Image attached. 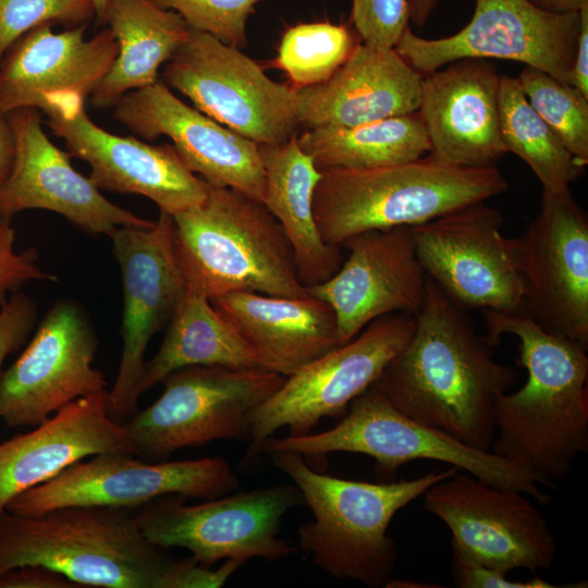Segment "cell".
I'll use <instances>...</instances> for the list:
<instances>
[{
	"label": "cell",
	"instance_id": "cell-43",
	"mask_svg": "<svg viewBox=\"0 0 588 588\" xmlns=\"http://www.w3.org/2000/svg\"><path fill=\"white\" fill-rule=\"evenodd\" d=\"M15 143L7 113L0 110V189L14 162Z\"/></svg>",
	"mask_w": 588,
	"mask_h": 588
},
{
	"label": "cell",
	"instance_id": "cell-19",
	"mask_svg": "<svg viewBox=\"0 0 588 588\" xmlns=\"http://www.w3.org/2000/svg\"><path fill=\"white\" fill-rule=\"evenodd\" d=\"M97 338L74 302L56 303L21 356L0 373V419L10 428L36 427L69 403L106 391L93 367Z\"/></svg>",
	"mask_w": 588,
	"mask_h": 588
},
{
	"label": "cell",
	"instance_id": "cell-2",
	"mask_svg": "<svg viewBox=\"0 0 588 588\" xmlns=\"http://www.w3.org/2000/svg\"><path fill=\"white\" fill-rule=\"evenodd\" d=\"M52 568L82 588H218L236 572L192 556L175 560L149 542L132 510L63 506L34 516L0 513V573L23 565Z\"/></svg>",
	"mask_w": 588,
	"mask_h": 588
},
{
	"label": "cell",
	"instance_id": "cell-30",
	"mask_svg": "<svg viewBox=\"0 0 588 588\" xmlns=\"http://www.w3.org/2000/svg\"><path fill=\"white\" fill-rule=\"evenodd\" d=\"M196 365L267 369L210 299L186 285L159 350L144 365L139 394L174 370Z\"/></svg>",
	"mask_w": 588,
	"mask_h": 588
},
{
	"label": "cell",
	"instance_id": "cell-44",
	"mask_svg": "<svg viewBox=\"0 0 588 588\" xmlns=\"http://www.w3.org/2000/svg\"><path fill=\"white\" fill-rule=\"evenodd\" d=\"M537 8L551 13L578 12L588 5V0H528Z\"/></svg>",
	"mask_w": 588,
	"mask_h": 588
},
{
	"label": "cell",
	"instance_id": "cell-16",
	"mask_svg": "<svg viewBox=\"0 0 588 588\" xmlns=\"http://www.w3.org/2000/svg\"><path fill=\"white\" fill-rule=\"evenodd\" d=\"M516 242L522 310L588 350V218L569 189L542 191L539 213Z\"/></svg>",
	"mask_w": 588,
	"mask_h": 588
},
{
	"label": "cell",
	"instance_id": "cell-7",
	"mask_svg": "<svg viewBox=\"0 0 588 588\" xmlns=\"http://www.w3.org/2000/svg\"><path fill=\"white\" fill-rule=\"evenodd\" d=\"M291 451L305 458L335 452L364 454L376 461L381 475L394 476L399 467L416 460L450 464L497 487L520 491L540 503L550 495L526 468L491 451L467 446L444 432L399 411L373 383L355 397L332 428L304 436L270 437L257 454Z\"/></svg>",
	"mask_w": 588,
	"mask_h": 588
},
{
	"label": "cell",
	"instance_id": "cell-45",
	"mask_svg": "<svg viewBox=\"0 0 588 588\" xmlns=\"http://www.w3.org/2000/svg\"><path fill=\"white\" fill-rule=\"evenodd\" d=\"M438 0H408L409 21L416 26H424Z\"/></svg>",
	"mask_w": 588,
	"mask_h": 588
},
{
	"label": "cell",
	"instance_id": "cell-9",
	"mask_svg": "<svg viewBox=\"0 0 588 588\" xmlns=\"http://www.w3.org/2000/svg\"><path fill=\"white\" fill-rule=\"evenodd\" d=\"M166 495L132 510L146 539L160 549L183 548L200 565L221 560L275 561L298 551L279 536L282 517L304 504L295 485H275L188 505Z\"/></svg>",
	"mask_w": 588,
	"mask_h": 588
},
{
	"label": "cell",
	"instance_id": "cell-15",
	"mask_svg": "<svg viewBox=\"0 0 588 588\" xmlns=\"http://www.w3.org/2000/svg\"><path fill=\"white\" fill-rule=\"evenodd\" d=\"M458 471L422 494L425 510L449 527L452 540L480 563L505 574L550 568L556 540L530 497Z\"/></svg>",
	"mask_w": 588,
	"mask_h": 588
},
{
	"label": "cell",
	"instance_id": "cell-6",
	"mask_svg": "<svg viewBox=\"0 0 588 588\" xmlns=\"http://www.w3.org/2000/svg\"><path fill=\"white\" fill-rule=\"evenodd\" d=\"M507 187L497 164L463 167L427 155L393 166L322 171L314 211L322 240L341 247L358 233L418 225Z\"/></svg>",
	"mask_w": 588,
	"mask_h": 588
},
{
	"label": "cell",
	"instance_id": "cell-31",
	"mask_svg": "<svg viewBox=\"0 0 588 588\" xmlns=\"http://www.w3.org/2000/svg\"><path fill=\"white\" fill-rule=\"evenodd\" d=\"M297 142L320 172L405 163L431 149L418 112L351 127L305 128Z\"/></svg>",
	"mask_w": 588,
	"mask_h": 588
},
{
	"label": "cell",
	"instance_id": "cell-46",
	"mask_svg": "<svg viewBox=\"0 0 588 588\" xmlns=\"http://www.w3.org/2000/svg\"><path fill=\"white\" fill-rule=\"evenodd\" d=\"M96 11V20L100 25H105V11L108 0H91Z\"/></svg>",
	"mask_w": 588,
	"mask_h": 588
},
{
	"label": "cell",
	"instance_id": "cell-28",
	"mask_svg": "<svg viewBox=\"0 0 588 588\" xmlns=\"http://www.w3.org/2000/svg\"><path fill=\"white\" fill-rule=\"evenodd\" d=\"M265 170L262 203L280 223L293 249L305 287L324 282L341 267L340 246L327 244L318 230L314 194L321 172L297 137L278 145H259Z\"/></svg>",
	"mask_w": 588,
	"mask_h": 588
},
{
	"label": "cell",
	"instance_id": "cell-25",
	"mask_svg": "<svg viewBox=\"0 0 588 588\" xmlns=\"http://www.w3.org/2000/svg\"><path fill=\"white\" fill-rule=\"evenodd\" d=\"M109 452L136 455L124 425L108 413L107 391L69 403L29 432L0 443V513L17 494Z\"/></svg>",
	"mask_w": 588,
	"mask_h": 588
},
{
	"label": "cell",
	"instance_id": "cell-4",
	"mask_svg": "<svg viewBox=\"0 0 588 588\" xmlns=\"http://www.w3.org/2000/svg\"><path fill=\"white\" fill-rule=\"evenodd\" d=\"M267 454L314 515L298 528V549L328 575L371 588L384 587L396 565L397 548L388 535L395 514L460 470L451 466L409 480L368 482L320 473L295 452Z\"/></svg>",
	"mask_w": 588,
	"mask_h": 588
},
{
	"label": "cell",
	"instance_id": "cell-13",
	"mask_svg": "<svg viewBox=\"0 0 588 588\" xmlns=\"http://www.w3.org/2000/svg\"><path fill=\"white\" fill-rule=\"evenodd\" d=\"M503 216L486 201L409 226L417 258L430 278L465 309L511 313L523 307L516 238L502 234Z\"/></svg>",
	"mask_w": 588,
	"mask_h": 588
},
{
	"label": "cell",
	"instance_id": "cell-33",
	"mask_svg": "<svg viewBox=\"0 0 588 588\" xmlns=\"http://www.w3.org/2000/svg\"><path fill=\"white\" fill-rule=\"evenodd\" d=\"M357 44L348 24L301 23L283 34L270 64L283 71L294 88L315 86L329 79Z\"/></svg>",
	"mask_w": 588,
	"mask_h": 588
},
{
	"label": "cell",
	"instance_id": "cell-42",
	"mask_svg": "<svg viewBox=\"0 0 588 588\" xmlns=\"http://www.w3.org/2000/svg\"><path fill=\"white\" fill-rule=\"evenodd\" d=\"M572 85L588 97V5L579 11V32L572 71Z\"/></svg>",
	"mask_w": 588,
	"mask_h": 588
},
{
	"label": "cell",
	"instance_id": "cell-10",
	"mask_svg": "<svg viewBox=\"0 0 588 588\" xmlns=\"http://www.w3.org/2000/svg\"><path fill=\"white\" fill-rule=\"evenodd\" d=\"M162 82L200 112L257 143L278 146L302 128L296 89L271 79L240 48L189 27L162 70Z\"/></svg>",
	"mask_w": 588,
	"mask_h": 588
},
{
	"label": "cell",
	"instance_id": "cell-5",
	"mask_svg": "<svg viewBox=\"0 0 588 588\" xmlns=\"http://www.w3.org/2000/svg\"><path fill=\"white\" fill-rule=\"evenodd\" d=\"M172 219L185 284L209 299L234 292L307 294L285 233L262 201L209 185L200 205Z\"/></svg>",
	"mask_w": 588,
	"mask_h": 588
},
{
	"label": "cell",
	"instance_id": "cell-37",
	"mask_svg": "<svg viewBox=\"0 0 588 588\" xmlns=\"http://www.w3.org/2000/svg\"><path fill=\"white\" fill-rule=\"evenodd\" d=\"M351 22L363 42L394 48L408 27V0H352Z\"/></svg>",
	"mask_w": 588,
	"mask_h": 588
},
{
	"label": "cell",
	"instance_id": "cell-17",
	"mask_svg": "<svg viewBox=\"0 0 588 588\" xmlns=\"http://www.w3.org/2000/svg\"><path fill=\"white\" fill-rule=\"evenodd\" d=\"M173 219L160 212L151 228L118 226L109 235L123 281L122 356L107 392L111 418L123 424L137 412L144 355L170 321L185 290L172 243Z\"/></svg>",
	"mask_w": 588,
	"mask_h": 588
},
{
	"label": "cell",
	"instance_id": "cell-20",
	"mask_svg": "<svg viewBox=\"0 0 588 588\" xmlns=\"http://www.w3.org/2000/svg\"><path fill=\"white\" fill-rule=\"evenodd\" d=\"M113 117L145 139L168 136L184 164L209 185L264 200L259 145L187 106L162 81L125 94Z\"/></svg>",
	"mask_w": 588,
	"mask_h": 588
},
{
	"label": "cell",
	"instance_id": "cell-32",
	"mask_svg": "<svg viewBox=\"0 0 588 588\" xmlns=\"http://www.w3.org/2000/svg\"><path fill=\"white\" fill-rule=\"evenodd\" d=\"M500 134L506 152L527 163L542 191L560 192L583 173L581 167L558 135L526 99L516 77L501 75Z\"/></svg>",
	"mask_w": 588,
	"mask_h": 588
},
{
	"label": "cell",
	"instance_id": "cell-21",
	"mask_svg": "<svg viewBox=\"0 0 588 588\" xmlns=\"http://www.w3.org/2000/svg\"><path fill=\"white\" fill-rule=\"evenodd\" d=\"M15 143L12 170L0 189V217L26 209L57 212L76 226L110 235L118 226L151 228L155 221L137 217L108 200L97 185L71 164L69 152L47 136L35 108L7 113Z\"/></svg>",
	"mask_w": 588,
	"mask_h": 588
},
{
	"label": "cell",
	"instance_id": "cell-29",
	"mask_svg": "<svg viewBox=\"0 0 588 588\" xmlns=\"http://www.w3.org/2000/svg\"><path fill=\"white\" fill-rule=\"evenodd\" d=\"M105 24L119 46L118 56L90 95L99 109L114 106L128 91L158 81L166 64L189 35V26L152 0H108Z\"/></svg>",
	"mask_w": 588,
	"mask_h": 588
},
{
	"label": "cell",
	"instance_id": "cell-34",
	"mask_svg": "<svg viewBox=\"0 0 588 588\" xmlns=\"http://www.w3.org/2000/svg\"><path fill=\"white\" fill-rule=\"evenodd\" d=\"M516 78L530 106L585 168L588 163V97L572 84L531 66H524Z\"/></svg>",
	"mask_w": 588,
	"mask_h": 588
},
{
	"label": "cell",
	"instance_id": "cell-18",
	"mask_svg": "<svg viewBox=\"0 0 588 588\" xmlns=\"http://www.w3.org/2000/svg\"><path fill=\"white\" fill-rule=\"evenodd\" d=\"M41 111L71 157L90 166L89 179L99 189L145 196L171 217L206 199L209 184L184 164L173 145L105 131L89 119L79 96L52 99Z\"/></svg>",
	"mask_w": 588,
	"mask_h": 588
},
{
	"label": "cell",
	"instance_id": "cell-3",
	"mask_svg": "<svg viewBox=\"0 0 588 588\" xmlns=\"http://www.w3.org/2000/svg\"><path fill=\"white\" fill-rule=\"evenodd\" d=\"M482 314L495 346L503 334L519 340L518 364L527 371L519 390L502 393L494 403L490 451L552 487L588 451L587 350L544 331L522 309Z\"/></svg>",
	"mask_w": 588,
	"mask_h": 588
},
{
	"label": "cell",
	"instance_id": "cell-22",
	"mask_svg": "<svg viewBox=\"0 0 588 588\" xmlns=\"http://www.w3.org/2000/svg\"><path fill=\"white\" fill-rule=\"evenodd\" d=\"M348 255L338 271L307 293L332 308L340 344L371 321L393 313L416 315L424 305L427 277L409 226L370 230L347 238Z\"/></svg>",
	"mask_w": 588,
	"mask_h": 588
},
{
	"label": "cell",
	"instance_id": "cell-14",
	"mask_svg": "<svg viewBox=\"0 0 588 588\" xmlns=\"http://www.w3.org/2000/svg\"><path fill=\"white\" fill-rule=\"evenodd\" d=\"M469 23L457 33L426 39L403 32L395 50L421 74L461 59H502L541 70L572 84L579 11L551 13L528 0H475Z\"/></svg>",
	"mask_w": 588,
	"mask_h": 588
},
{
	"label": "cell",
	"instance_id": "cell-39",
	"mask_svg": "<svg viewBox=\"0 0 588 588\" xmlns=\"http://www.w3.org/2000/svg\"><path fill=\"white\" fill-rule=\"evenodd\" d=\"M452 559L451 568L454 583L460 588H560V587H587L586 583L579 585H555L538 576L528 580H511L506 574L489 567L467 552L455 541H451Z\"/></svg>",
	"mask_w": 588,
	"mask_h": 588
},
{
	"label": "cell",
	"instance_id": "cell-8",
	"mask_svg": "<svg viewBox=\"0 0 588 588\" xmlns=\"http://www.w3.org/2000/svg\"><path fill=\"white\" fill-rule=\"evenodd\" d=\"M284 379L261 368L183 367L162 380L163 392L150 406L123 425L136 455L152 462L216 440H249L255 411Z\"/></svg>",
	"mask_w": 588,
	"mask_h": 588
},
{
	"label": "cell",
	"instance_id": "cell-23",
	"mask_svg": "<svg viewBox=\"0 0 588 588\" xmlns=\"http://www.w3.org/2000/svg\"><path fill=\"white\" fill-rule=\"evenodd\" d=\"M501 75L486 59H461L422 74L418 113L430 157L455 166H495L506 152L500 134Z\"/></svg>",
	"mask_w": 588,
	"mask_h": 588
},
{
	"label": "cell",
	"instance_id": "cell-11",
	"mask_svg": "<svg viewBox=\"0 0 588 588\" xmlns=\"http://www.w3.org/2000/svg\"><path fill=\"white\" fill-rule=\"evenodd\" d=\"M415 315L393 313L367 324L356 336L285 377L254 413L244 462L281 428L304 436L324 417L341 418L350 403L371 387L407 344Z\"/></svg>",
	"mask_w": 588,
	"mask_h": 588
},
{
	"label": "cell",
	"instance_id": "cell-12",
	"mask_svg": "<svg viewBox=\"0 0 588 588\" xmlns=\"http://www.w3.org/2000/svg\"><path fill=\"white\" fill-rule=\"evenodd\" d=\"M134 456L109 452L84 458L17 494L5 511L34 516L73 505L134 510L172 494L215 499L238 486L236 474L222 456L150 463Z\"/></svg>",
	"mask_w": 588,
	"mask_h": 588
},
{
	"label": "cell",
	"instance_id": "cell-1",
	"mask_svg": "<svg viewBox=\"0 0 588 588\" xmlns=\"http://www.w3.org/2000/svg\"><path fill=\"white\" fill-rule=\"evenodd\" d=\"M465 310L427 277L413 335L375 383L411 418L490 451L494 403L518 372L494 360L497 346L477 333Z\"/></svg>",
	"mask_w": 588,
	"mask_h": 588
},
{
	"label": "cell",
	"instance_id": "cell-26",
	"mask_svg": "<svg viewBox=\"0 0 588 588\" xmlns=\"http://www.w3.org/2000/svg\"><path fill=\"white\" fill-rule=\"evenodd\" d=\"M421 79L395 48L358 42L329 79L295 88L301 126L351 127L415 113Z\"/></svg>",
	"mask_w": 588,
	"mask_h": 588
},
{
	"label": "cell",
	"instance_id": "cell-35",
	"mask_svg": "<svg viewBox=\"0 0 588 588\" xmlns=\"http://www.w3.org/2000/svg\"><path fill=\"white\" fill-rule=\"evenodd\" d=\"M94 17L91 0H0V62L10 46L36 26L73 28L89 25Z\"/></svg>",
	"mask_w": 588,
	"mask_h": 588
},
{
	"label": "cell",
	"instance_id": "cell-24",
	"mask_svg": "<svg viewBox=\"0 0 588 588\" xmlns=\"http://www.w3.org/2000/svg\"><path fill=\"white\" fill-rule=\"evenodd\" d=\"M88 25L53 33L36 26L7 50L0 62V110L42 108L64 96H90L111 69L118 41L108 27L86 39Z\"/></svg>",
	"mask_w": 588,
	"mask_h": 588
},
{
	"label": "cell",
	"instance_id": "cell-40",
	"mask_svg": "<svg viewBox=\"0 0 588 588\" xmlns=\"http://www.w3.org/2000/svg\"><path fill=\"white\" fill-rule=\"evenodd\" d=\"M37 319L35 302L19 291L0 306V373L4 359L27 340Z\"/></svg>",
	"mask_w": 588,
	"mask_h": 588
},
{
	"label": "cell",
	"instance_id": "cell-27",
	"mask_svg": "<svg viewBox=\"0 0 588 588\" xmlns=\"http://www.w3.org/2000/svg\"><path fill=\"white\" fill-rule=\"evenodd\" d=\"M210 302L266 368L284 377L340 345L332 308L308 293L234 292Z\"/></svg>",
	"mask_w": 588,
	"mask_h": 588
},
{
	"label": "cell",
	"instance_id": "cell-38",
	"mask_svg": "<svg viewBox=\"0 0 588 588\" xmlns=\"http://www.w3.org/2000/svg\"><path fill=\"white\" fill-rule=\"evenodd\" d=\"M14 243L15 230L11 224V218L0 217V306L29 281L58 280L57 275L40 269L36 249L16 252Z\"/></svg>",
	"mask_w": 588,
	"mask_h": 588
},
{
	"label": "cell",
	"instance_id": "cell-36",
	"mask_svg": "<svg viewBox=\"0 0 588 588\" xmlns=\"http://www.w3.org/2000/svg\"><path fill=\"white\" fill-rule=\"evenodd\" d=\"M179 13L187 25L236 48L247 42L246 23L261 0H152Z\"/></svg>",
	"mask_w": 588,
	"mask_h": 588
},
{
	"label": "cell",
	"instance_id": "cell-41",
	"mask_svg": "<svg viewBox=\"0 0 588 588\" xmlns=\"http://www.w3.org/2000/svg\"><path fill=\"white\" fill-rule=\"evenodd\" d=\"M0 588H82L63 574L42 566L23 565L0 573Z\"/></svg>",
	"mask_w": 588,
	"mask_h": 588
}]
</instances>
